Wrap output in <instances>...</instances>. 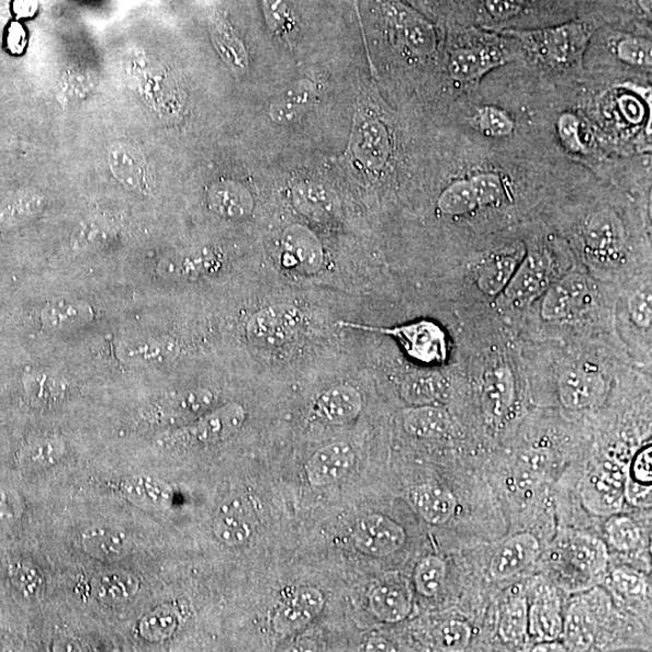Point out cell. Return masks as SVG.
<instances>
[{"label":"cell","instance_id":"cell-1","mask_svg":"<svg viewBox=\"0 0 652 652\" xmlns=\"http://www.w3.org/2000/svg\"><path fill=\"white\" fill-rule=\"evenodd\" d=\"M520 45L523 53L556 72H575L582 67L584 55L593 37L590 22L571 21L568 24L502 32Z\"/></svg>","mask_w":652,"mask_h":652},{"label":"cell","instance_id":"cell-2","mask_svg":"<svg viewBox=\"0 0 652 652\" xmlns=\"http://www.w3.org/2000/svg\"><path fill=\"white\" fill-rule=\"evenodd\" d=\"M520 45L511 37L476 29L464 31L448 51L447 72L452 81L472 87L487 74L522 58Z\"/></svg>","mask_w":652,"mask_h":652},{"label":"cell","instance_id":"cell-3","mask_svg":"<svg viewBox=\"0 0 652 652\" xmlns=\"http://www.w3.org/2000/svg\"><path fill=\"white\" fill-rule=\"evenodd\" d=\"M245 419L243 405L229 402L182 428L162 435L157 444L167 449L219 444L238 434Z\"/></svg>","mask_w":652,"mask_h":652},{"label":"cell","instance_id":"cell-4","mask_svg":"<svg viewBox=\"0 0 652 652\" xmlns=\"http://www.w3.org/2000/svg\"><path fill=\"white\" fill-rule=\"evenodd\" d=\"M303 324L305 316L297 306H268L253 314L246 323V335L258 347H280L295 340Z\"/></svg>","mask_w":652,"mask_h":652},{"label":"cell","instance_id":"cell-5","mask_svg":"<svg viewBox=\"0 0 652 652\" xmlns=\"http://www.w3.org/2000/svg\"><path fill=\"white\" fill-rule=\"evenodd\" d=\"M337 324L343 326V328L396 336L402 342L405 350L421 362L442 361L446 355L445 335L437 325L431 322L413 323L395 329L375 328V326L350 322H339Z\"/></svg>","mask_w":652,"mask_h":652},{"label":"cell","instance_id":"cell-6","mask_svg":"<svg viewBox=\"0 0 652 652\" xmlns=\"http://www.w3.org/2000/svg\"><path fill=\"white\" fill-rule=\"evenodd\" d=\"M407 542V532L390 517L370 514L362 517L352 532L354 547L371 557H388Z\"/></svg>","mask_w":652,"mask_h":652},{"label":"cell","instance_id":"cell-7","mask_svg":"<svg viewBox=\"0 0 652 652\" xmlns=\"http://www.w3.org/2000/svg\"><path fill=\"white\" fill-rule=\"evenodd\" d=\"M382 8L393 31L412 52L424 56L436 50L437 33L432 22L400 0H384Z\"/></svg>","mask_w":652,"mask_h":652},{"label":"cell","instance_id":"cell-8","mask_svg":"<svg viewBox=\"0 0 652 652\" xmlns=\"http://www.w3.org/2000/svg\"><path fill=\"white\" fill-rule=\"evenodd\" d=\"M562 564L575 575L594 579L608 568V548L601 539L584 533H569L559 543Z\"/></svg>","mask_w":652,"mask_h":652},{"label":"cell","instance_id":"cell-9","mask_svg":"<svg viewBox=\"0 0 652 652\" xmlns=\"http://www.w3.org/2000/svg\"><path fill=\"white\" fill-rule=\"evenodd\" d=\"M325 601L319 589L299 588L278 605L273 618L275 632L287 637L302 631L322 614Z\"/></svg>","mask_w":652,"mask_h":652},{"label":"cell","instance_id":"cell-10","mask_svg":"<svg viewBox=\"0 0 652 652\" xmlns=\"http://www.w3.org/2000/svg\"><path fill=\"white\" fill-rule=\"evenodd\" d=\"M550 262L541 252H531L517 265L503 300L509 307L521 309L541 297L548 286Z\"/></svg>","mask_w":652,"mask_h":652},{"label":"cell","instance_id":"cell-11","mask_svg":"<svg viewBox=\"0 0 652 652\" xmlns=\"http://www.w3.org/2000/svg\"><path fill=\"white\" fill-rule=\"evenodd\" d=\"M584 249L599 262H616L625 249V232L621 221L609 210L593 213L583 222Z\"/></svg>","mask_w":652,"mask_h":652},{"label":"cell","instance_id":"cell-12","mask_svg":"<svg viewBox=\"0 0 652 652\" xmlns=\"http://www.w3.org/2000/svg\"><path fill=\"white\" fill-rule=\"evenodd\" d=\"M591 301L588 280L569 276L551 287L544 297L542 316L547 322H565L575 318Z\"/></svg>","mask_w":652,"mask_h":652},{"label":"cell","instance_id":"cell-13","mask_svg":"<svg viewBox=\"0 0 652 652\" xmlns=\"http://www.w3.org/2000/svg\"><path fill=\"white\" fill-rule=\"evenodd\" d=\"M357 460L350 443L336 442L323 446L306 463V478L313 487H325L341 481L353 469Z\"/></svg>","mask_w":652,"mask_h":652},{"label":"cell","instance_id":"cell-14","mask_svg":"<svg viewBox=\"0 0 652 652\" xmlns=\"http://www.w3.org/2000/svg\"><path fill=\"white\" fill-rule=\"evenodd\" d=\"M625 482L620 469L605 466L583 483L582 498L587 507L600 515L620 511Z\"/></svg>","mask_w":652,"mask_h":652},{"label":"cell","instance_id":"cell-15","mask_svg":"<svg viewBox=\"0 0 652 652\" xmlns=\"http://www.w3.org/2000/svg\"><path fill=\"white\" fill-rule=\"evenodd\" d=\"M559 399L567 409L583 410L602 401L606 393L604 377L591 369H572L562 375Z\"/></svg>","mask_w":652,"mask_h":652},{"label":"cell","instance_id":"cell-16","mask_svg":"<svg viewBox=\"0 0 652 652\" xmlns=\"http://www.w3.org/2000/svg\"><path fill=\"white\" fill-rule=\"evenodd\" d=\"M539 554H541V544L533 534H516L492 558L491 576L496 580H508L519 576L526 568L534 564Z\"/></svg>","mask_w":652,"mask_h":652},{"label":"cell","instance_id":"cell-17","mask_svg":"<svg viewBox=\"0 0 652 652\" xmlns=\"http://www.w3.org/2000/svg\"><path fill=\"white\" fill-rule=\"evenodd\" d=\"M282 262L289 269L303 275L317 274L324 263L323 246L316 236L297 227L289 229L283 239Z\"/></svg>","mask_w":652,"mask_h":652},{"label":"cell","instance_id":"cell-18","mask_svg":"<svg viewBox=\"0 0 652 652\" xmlns=\"http://www.w3.org/2000/svg\"><path fill=\"white\" fill-rule=\"evenodd\" d=\"M363 408L362 393L351 385H339L325 390L314 405L318 418L334 425H345L355 421Z\"/></svg>","mask_w":652,"mask_h":652},{"label":"cell","instance_id":"cell-19","mask_svg":"<svg viewBox=\"0 0 652 652\" xmlns=\"http://www.w3.org/2000/svg\"><path fill=\"white\" fill-rule=\"evenodd\" d=\"M369 608L382 623L403 621L412 611L411 592L400 580H387L370 592Z\"/></svg>","mask_w":652,"mask_h":652},{"label":"cell","instance_id":"cell-20","mask_svg":"<svg viewBox=\"0 0 652 652\" xmlns=\"http://www.w3.org/2000/svg\"><path fill=\"white\" fill-rule=\"evenodd\" d=\"M212 403L213 395L209 390H191L157 403L146 413V419L159 424L182 423L198 418Z\"/></svg>","mask_w":652,"mask_h":652},{"label":"cell","instance_id":"cell-21","mask_svg":"<svg viewBox=\"0 0 652 652\" xmlns=\"http://www.w3.org/2000/svg\"><path fill=\"white\" fill-rule=\"evenodd\" d=\"M354 146L359 159L371 170H381L387 164L391 143L384 122L377 119H363L354 133Z\"/></svg>","mask_w":652,"mask_h":652},{"label":"cell","instance_id":"cell-22","mask_svg":"<svg viewBox=\"0 0 652 652\" xmlns=\"http://www.w3.org/2000/svg\"><path fill=\"white\" fill-rule=\"evenodd\" d=\"M412 507L425 522L440 526L452 519L457 499L454 493L440 485L415 486L409 494Z\"/></svg>","mask_w":652,"mask_h":652},{"label":"cell","instance_id":"cell-23","mask_svg":"<svg viewBox=\"0 0 652 652\" xmlns=\"http://www.w3.org/2000/svg\"><path fill=\"white\" fill-rule=\"evenodd\" d=\"M482 400L491 419L507 418L515 401V378L508 366L499 365L487 371L482 384Z\"/></svg>","mask_w":652,"mask_h":652},{"label":"cell","instance_id":"cell-24","mask_svg":"<svg viewBox=\"0 0 652 652\" xmlns=\"http://www.w3.org/2000/svg\"><path fill=\"white\" fill-rule=\"evenodd\" d=\"M109 164L120 183L138 193H149L148 166L140 150L126 144H117L110 150Z\"/></svg>","mask_w":652,"mask_h":652},{"label":"cell","instance_id":"cell-25","mask_svg":"<svg viewBox=\"0 0 652 652\" xmlns=\"http://www.w3.org/2000/svg\"><path fill=\"white\" fill-rule=\"evenodd\" d=\"M564 623L559 600L553 591L539 594L531 609H528V632L538 642L557 640L564 633Z\"/></svg>","mask_w":652,"mask_h":652},{"label":"cell","instance_id":"cell-26","mask_svg":"<svg viewBox=\"0 0 652 652\" xmlns=\"http://www.w3.org/2000/svg\"><path fill=\"white\" fill-rule=\"evenodd\" d=\"M403 428L419 438H443L454 433L451 415L437 405H423L403 412Z\"/></svg>","mask_w":652,"mask_h":652},{"label":"cell","instance_id":"cell-27","mask_svg":"<svg viewBox=\"0 0 652 652\" xmlns=\"http://www.w3.org/2000/svg\"><path fill=\"white\" fill-rule=\"evenodd\" d=\"M95 313L92 306L81 300H60L50 303L41 313V321L52 333H69L83 328L93 322Z\"/></svg>","mask_w":652,"mask_h":652},{"label":"cell","instance_id":"cell-28","mask_svg":"<svg viewBox=\"0 0 652 652\" xmlns=\"http://www.w3.org/2000/svg\"><path fill=\"white\" fill-rule=\"evenodd\" d=\"M215 534L220 543L239 547L250 542L253 524L241 502L225 504L215 521Z\"/></svg>","mask_w":652,"mask_h":652},{"label":"cell","instance_id":"cell-29","mask_svg":"<svg viewBox=\"0 0 652 652\" xmlns=\"http://www.w3.org/2000/svg\"><path fill=\"white\" fill-rule=\"evenodd\" d=\"M209 207L217 215L229 219L249 217L254 201L249 190L238 183L224 182L213 186L208 194Z\"/></svg>","mask_w":652,"mask_h":652},{"label":"cell","instance_id":"cell-30","mask_svg":"<svg viewBox=\"0 0 652 652\" xmlns=\"http://www.w3.org/2000/svg\"><path fill=\"white\" fill-rule=\"evenodd\" d=\"M82 546L87 555L96 559L114 562L131 553L132 543L119 531L92 528L83 534Z\"/></svg>","mask_w":652,"mask_h":652},{"label":"cell","instance_id":"cell-31","mask_svg":"<svg viewBox=\"0 0 652 652\" xmlns=\"http://www.w3.org/2000/svg\"><path fill=\"white\" fill-rule=\"evenodd\" d=\"M597 616L590 609L588 601H578L571 605L568 612L566 623H564V632L566 643L571 650H587L593 643L595 632H597Z\"/></svg>","mask_w":652,"mask_h":652},{"label":"cell","instance_id":"cell-32","mask_svg":"<svg viewBox=\"0 0 652 652\" xmlns=\"http://www.w3.org/2000/svg\"><path fill=\"white\" fill-rule=\"evenodd\" d=\"M479 209L498 208L511 198L509 179L498 171H478L467 176Z\"/></svg>","mask_w":652,"mask_h":652},{"label":"cell","instance_id":"cell-33","mask_svg":"<svg viewBox=\"0 0 652 652\" xmlns=\"http://www.w3.org/2000/svg\"><path fill=\"white\" fill-rule=\"evenodd\" d=\"M449 385L440 374L413 375L403 382L401 396L413 407L437 405L448 396Z\"/></svg>","mask_w":652,"mask_h":652},{"label":"cell","instance_id":"cell-34","mask_svg":"<svg viewBox=\"0 0 652 652\" xmlns=\"http://www.w3.org/2000/svg\"><path fill=\"white\" fill-rule=\"evenodd\" d=\"M519 265L511 254H496L487 258L478 269V287L483 294L496 297L508 286Z\"/></svg>","mask_w":652,"mask_h":652},{"label":"cell","instance_id":"cell-35","mask_svg":"<svg viewBox=\"0 0 652 652\" xmlns=\"http://www.w3.org/2000/svg\"><path fill=\"white\" fill-rule=\"evenodd\" d=\"M314 87L310 82H302L292 86L286 94L278 97L271 107V118L278 123H291L306 114L314 102Z\"/></svg>","mask_w":652,"mask_h":652},{"label":"cell","instance_id":"cell-36","mask_svg":"<svg viewBox=\"0 0 652 652\" xmlns=\"http://www.w3.org/2000/svg\"><path fill=\"white\" fill-rule=\"evenodd\" d=\"M472 122L483 137L494 141L508 140L516 131L511 112L497 105L479 106L472 116Z\"/></svg>","mask_w":652,"mask_h":652},{"label":"cell","instance_id":"cell-37","mask_svg":"<svg viewBox=\"0 0 652 652\" xmlns=\"http://www.w3.org/2000/svg\"><path fill=\"white\" fill-rule=\"evenodd\" d=\"M93 590L99 601L119 604L137 594L140 581L128 571H109L95 578Z\"/></svg>","mask_w":652,"mask_h":652},{"label":"cell","instance_id":"cell-38","mask_svg":"<svg viewBox=\"0 0 652 652\" xmlns=\"http://www.w3.org/2000/svg\"><path fill=\"white\" fill-rule=\"evenodd\" d=\"M437 208L448 217H464L479 210L468 177L456 179L445 188L437 200Z\"/></svg>","mask_w":652,"mask_h":652},{"label":"cell","instance_id":"cell-39","mask_svg":"<svg viewBox=\"0 0 652 652\" xmlns=\"http://www.w3.org/2000/svg\"><path fill=\"white\" fill-rule=\"evenodd\" d=\"M177 354V343L170 337H157L123 347L122 357L133 364H155L170 361Z\"/></svg>","mask_w":652,"mask_h":652},{"label":"cell","instance_id":"cell-40","mask_svg":"<svg viewBox=\"0 0 652 652\" xmlns=\"http://www.w3.org/2000/svg\"><path fill=\"white\" fill-rule=\"evenodd\" d=\"M528 633V605L524 597H512L504 604L499 635L505 643L521 644Z\"/></svg>","mask_w":652,"mask_h":652},{"label":"cell","instance_id":"cell-41","mask_svg":"<svg viewBox=\"0 0 652 652\" xmlns=\"http://www.w3.org/2000/svg\"><path fill=\"white\" fill-rule=\"evenodd\" d=\"M218 256L210 252H200L186 256L167 258L161 265L166 275L179 279H195L209 274L217 267Z\"/></svg>","mask_w":652,"mask_h":652},{"label":"cell","instance_id":"cell-42","mask_svg":"<svg viewBox=\"0 0 652 652\" xmlns=\"http://www.w3.org/2000/svg\"><path fill=\"white\" fill-rule=\"evenodd\" d=\"M618 61L649 72L652 65V45L645 37L621 35L614 44Z\"/></svg>","mask_w":652,"mask_h":652},{"label":"cell","instance_id":"cell-43","mask_svg":"<svg viewBox=\"0 0 652 652\" xmlns=\"http://www.w3.org/2000/svg\"><path fill=\"white\" fill-rule=\"evenodd\" d=\"M213 40H215L216 47L221 55V58L234 69H244L249 63L244 47L238 36L229 26L228 22L218 17L213 22Z\"/></svg>","mask_w":652,"mask_h":652},{"label":"cell","instance_id":"cell-44","mask_svg":"<svg viewBox=\"0 0 652 652\" xmlns=\"http://www.w3.org/2000/svg\"><path fill=\"white\" fill-rule=\"evenodd\" d=\"M446 579L445 560L437 556L424 557L414 570L415 590L423 597H435L444 588Z\"/></svg>","mask_w":652,"mask_h":652},{"label":"cell","instance_id":"cell-45","mask_svg":"<svg viewBox=\"0 0 652 652\" xmlns=\"http://www.w3.org/2000/svg\"><path fill=\"white\" fill-rule=\"evenodd\" d=\"M605 533L611 545L623 553L636 550L642 542V532L631 517L614 515L605 524Z\"/></svg>","mask_w":652,"mask_h":652},{"label":"cell","instance_id":"cell-46","mask_svg":"<svg viewBox=\"0 0 652 652\" xmlns=\"http://www.w3.org/2000/svg\"><path fill=\"white\" fill-rule=\"evenodd\" d=\"M64 454L65 446L60 437L43 438L26 449L22 462L31 468H47L58 463Z\"/></svg>","mask_w":652,"mask_h":652},{"label":"cell","instance_id":"cell-47","mask_svg":"<svg viewBox=\"0 0 652 652\" xmlns=\"http://www.w3.org/2000/svg\"><path fill=\"white\" fill-rule=\"evenodd\" d=\"M179 626L178 613L168 606L159 608L145 617L141 625V633L146 639L162 640L170 638Z\"/></svg>","mask_w":652,"mask_h":652},{"label":"cell","instance_id":"cell-48","mask_svg":"<svg viewBox=\"0 0 652 652\" xmlns=\"http://www.w3.org/2000/svg\"><path fill=\"white\" fill-rule=\"evenodd\" d=\"M269 28L277 35L290 38L298 31L297 20L285 0H263Z\"/></svg>","mask_w":652,"mask_h":652},{"label":"cell","instance_id":"cell-49","mask_svg":"<svg viewBox=\"0 0 652 652\" xmlns=\"http://www.w3.org/2000/svg\"><path fill=\"white\" fill-rule=\"evenodd\" d=\"M436 640L445 651H463L471 640V628L462 620H448L437 628Z\"/></svg>","mask_w":652,"mask_h":652},{"label":"cell","instance_id":"cell-50","mask_svg":"<svg viewBox=\"0 0 652 652\" xmlns=\"http://www.w3.org/2000/svg\"><path fill=\"white\" fill-rule=\"evenodd\" d=\"M528 0H481L482 13L493 25L508 24L520 16Z\"/></svg>","mask_w":652,"mask_h":652},{"label":"cell","instance_id":"cell-51","mask_svg":"<svg viewBox=\"0 0 652 652\" xmlns=\"http://www.w3.org/2000/svg\"><path fill=\"white\" fill-rule=\"evenodd\" d=\"M553 469V458L544 451L524 454L519 462V479L522 482L543 481Z\"/></svg>","mask_w":652,"mask_h":652},{"label":"cell","instance_id":"cell-52","mask_svg":"<svg viewBox=\"0 0 652 652\" xmlns=\"http://www.w3.org/2000/svg\"><path fill=\"white\" fill-rule=\"evenodd\" d=\"M614 588L626 597H640L647 593V578L631 568H617L612 576Z\"/></svg>","mask_w":652,"mask_h":652},{"label":"cell","instance_id":"cell-53","mask_svg":"<svg viewBox=\"0 0 652 652\" xmlns=\"http://www.w3.org/2000/svg\"><path fill=\"white\" fill-rule=\"evenodd\" d=\"M557 131L562 144L569 152L577 154L587 152L581 138V121L576 114L572 112L562 114L557 121Z\"/></svg>","mask_w":652,"mask_h":652},{"label":"cell","instance_id":"cell-54","mask_svg":"<svg viewBox=\"0 0 652 652\" xmlns=\"http://www.w3.org/2000/svg\"><path fill=\"white\" fill-rule=\"evenodd\" d=\"M26 389L33 401L51 402L61 398L64 387L55 378L47 376L31 377L26 381Z\"/></svg>","mask_w":652,"mask_h":652},{"label":"cell","instance_id":"cell-55","mask_svg":"<svg viewBox=\"0 0 652 652\" xmlns=\"http://www.w3.org/2000/svg\"><path fill=\"white\" fill-rule=\"evenodd\" d=\"M651 298V289L648 287L637 291L628 302L629 314H631L632 321L643 329H649L652 322Z\"/></svg>","mask_w":652,"mask_h":652},{"label":"cell","instance_id":"cell-56","mask_svg":"<svg viewBox=\"0 0 652 652\" xmlns=\"http://www.w3.org/2000/svg\"><path fill=\"white\" fill-rule=\"evenodd\" d=\"M15 587L28 597H35L41 590L43 579L35 568L20 566L11 570Z\"/></svg>","mask_w":652,"mask_h":652},{"label":"cell","instance_id":"cell-57","mask_svg":"<svg viewBox=\"0 0 652 652\" xmlns=\"http://www.w3.org/2000/svg\"><path fill=\"white\" fill-rule=\"evenodd\" d=\"M624 494L626 499L635 507L647 508L652 502V487L647 483L628 478L625 483Z\"/></svg>","mask_w":652,"mask_h":652},{"label":"cell","instance_id":"cell-58","mask_svg":"<svg viewBox=\"0 0 652 652\" xmlns=\"http://www.w3.org/2000/svg\"><path fill=\"white\" fill-rule=\"evenodd\" d=\"M128 492L130 498L140 500L143 504L153 505L161 502V491L154 486L153 483L133 482Z\"/></svg>","mask_w":652,"mask_h":652},{"label":"cell","instance_id":"cell-59","mask_svg":"<svg viewBox=\"0 0 652 652\" xmlns=\"http://www.w3.org/2000/svg\"><path fill=\"white\" fill-rule=\"evenodd\" d=\"M651 447H647L640 452L633 462L632 466V478L633 480L642 483H647V485H651L652 482V470H651Z\"/></svg>","mask_w":652,"mask_h":652},{"label":"cell","instance_id":"cell-60","mask_svg":"<svg viewBox=\"0 0 652 652\" xmlns=\"http://www.w3.org/2000/svg\"><path fill=\"white\" fill-rule=\"evenodd\" d=\"M366 651H396V648L393 647L388 640L385 638L376 637L371 638L369 642L365 644Z\"/></svg>","mask_w":652,"mask_h":652},{"label":"cell","instance_id":"cell-61","mask_svg":"<svg viewBox=\"0 0 652 652\" xmlns=\"http://www.w3.org/2000/svg\"><path fill=\"white\" fill-rule=\"evenodd\" d=\"M564 645L556 642V640H551V642H539V644L533 649V651H566Z\"/></svg>","mask_w":652,"mask_h":652},{"label":"cell","instance_id":"cell-62","mask_svg":"<svg viewBox=\"0 0 652 652\" xmlns=\"http://www.w3.org/2000/svg\"><path fill=\"white\" fill-rule=\"evenodd\" d=\"M638 8L642 13H644L649 19L651 17V8H652V0H636Z\"/></svg>","mask_w":652,"mask_h":652}]
</instances>
